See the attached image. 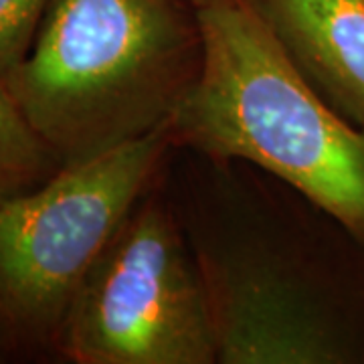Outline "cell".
<instances>
[{
	"label": "cell",
	"mask_w": 364,
	"mask_h": 364,
	"mask_svg": "<svg viewBox=\"0 0 364 364\" xmlns=\"http://www.w3.org/2000/svg\"><path fill=\"white\" fill-rule=\"evenodd\" d=\"M61 168L0 79V205L39 188Z\"/></svg>",
	"instance_id": "7"
},
{
	"label": "cell",
	"mask_w": 364,
	"mask_h": 364,
	"mask_svg": "<svg viewBox=\"0 0 364 364\" xmlns=\"http://www.w3.org/2000/svg\"><path fill=\"white\" fill-rule=\"evenodd\" d=\"M168 128L75 166L0 205V328L9 342L53 344L79 287L142 200Z\"/></svg>",
	"instance_id": "3"
},
{
	"label": "cell",
	"mask_w": 364,
	"mask_h": 364,
	"mask_svg": "<svg viewBox=\"0 0 364 364\" xmlns=\"http://www.w3.org/2000/svg\"><path fill=\"white\" fill-rule=\"evenodd\" d=\"M203 65L172 144L245 160L287 182L364 247V132L336 114L245 0L196 9Z\"/></svg>",
	"instance_id": "2"
},
{
	"label": "cell",
	"mask_w": 364,
	"mask_h": 364,
	"mask_svg": "<svg viewBox=\"0 0 364 364\" xmlns=\"http://www.w3.org/2000/svg\"><path fill=\"white\" fill-rule=\"evenodd\" d=\"M191 6H195V9H198V6H205V4H208L210 0H186Z\"/></svg>",
	"instance_id": "10"
},
{
	"label": "cell",
	"mask_w": 364,
	"mask_h": 364,
	"mask_svg": "<svg viewBox=\"0 0 364 364\" xmlns=\"http://www.w3.org/2000/svg\"><path fill=\"white\" fill-rule=\"evenodd\" d=\"M6 346H9V338H6L4 330L0 328V358H2V354L6 352Z\"/></svg>",
	"instance_id": "9"
},
{
	"label": "cell",
	"mask_w": 364,
	"mask_h": 364,
	"mask_svg": "<svg viewBox=\"0 0 364 364\" xmlns=\"http://www.w3.org/2000/svg\"><path fill=\"white\" fill-rule=\"evenodd\" d=\"M203 65L186 0H51L2 79L61 166L168 128Z\"/></svg>",
	"instance_id": "1"
},
{
	"label": "cell",
	"mask_w": 364,
	"mask_h": 364,
	"mask_svg": "<svg viewBox=\"0 0 364 364\" xmlns=\"http://www.w3.org/2000/svg\"><path fill=\"white\" fill-rule=\"evenodd\" d=\"M196 257L213 314L217 363L364 360L360 328L338 298L294 261L257 243H208Z\"/></svg>",
	"instance_id": "5"
},
{
	"label": "cell",
	"mask_w": 364,
	"mask_h": 364,
	"mask_svg": "<svg viewBox=\"0 0 364 364\" xmlns=\"http://www.w3.org/2000/svg\"><path fill=\"white\" fill-rule=\"evenodd\" d=\"M336 114L364 132V0H245Z\"/></svg>",
	"instance_id": "6"
},
{
	"label": "cell",
	"mask_w": 364,
	"mask_h": 364,
	"mask_svg": "<svg viewBox=\"0 0 364 364\" xmlns=\"http://www.w3.org/2000/svg\"><path fill=\"white\" fill-rule=\"evenodd\" d=\"M49 2L51 0H0V79L25 59Z\"/></svg>",
	"instance_id": "8"
},
{
	"label": "cell",
	"mask_w": 364,
	"mask_h": 364,
	"mask_svg": "<svg viewBox=\"0 0 364 364\" xmlns=\"http://www.w3.org/2000/svg\"><path fill=\"white\" fill-rule=\"evenodd\" d=\"M57 350L77 364H210L217 336L198 257L158 198H142L91 267Z\"/></svg>",
	"instance_id": "4"
}]
</instances>
